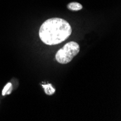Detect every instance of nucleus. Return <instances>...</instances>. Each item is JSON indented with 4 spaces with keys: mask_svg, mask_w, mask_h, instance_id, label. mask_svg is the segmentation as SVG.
Listing matches in <instances>:
<instances>
[{
    "mask_svg": "<svg viewBox=\"0 0 121 121\" xmlns=\"http://www.w3.org/2000/svg\"><path fill=\"white\" fill-rule=\"evenodd\" d=\"M12 91H13V85L11 83H8L4 87V89L2 90V95L4 96L7 94H10Z\"/></svg>",
    "mask_w": 121,
    "mask_h": 121,
    "instance_id": "obj_5",
    "label": "nucleus"
},
{
    "mask_svg": "<svg viewBox=\"0 0 121 121\" xmlns=\"http://www.w3.org/2000/svg\"><path fill=\"white\" fill-rule=\"evenodd\" d=\"M42 86L43 89H44V91H45L46 94H47V95H49V96L52 95L54 94V92H55V89L53 88V86L50 83L43 85Z\"/></svg>",
    "mask_w": 121,
    "mask_h": 121,
    "instance_id": "obj_3",
    "label": "nucleus"
},
{
    "mask_svg": "<svg viewBox=\"0 0 121 121\" xmlns=\"http://www.w3.org/2000/svg\"><path fill=\"white\" fill-rule=\"evenodd\" d=\"M72 34L70 25L64 19L54 17L46 20L39 29L41 40L47 45L63 42Z\"/></svg>",
    "mask_w": 121,
    "mask_h": 121,
    "instance_id": "obj_1",
    "label": "nucleus"
},
{
    "mask_svg": "<svg viewBox=\"0 0 121 121\" xmlns=\"http://www.w3.org/2000/svg\"><path fill=\"white\" fill-rule=\"evenodd\" d=\"M68 8L73 11H78V10L82 9L83 6L78 2H71V3L68 4Z\"/></svg>",
    "mask_w": 121,
    "mask_h": 121,
    "instance_id": "obj_4",
    "label": "nucleus"
},
{
    "mask_svg": "<svg viewBox=\"0 0 121 121\" xmlns=\"http://www.w3.org/2000/svg\"><path fill=\"white\" fill-rule=\"evenodd\" d=\"M79 51L80 47L78 43L75 41L68 42L58 50L55 55L56 60L60 64H67L79 53Z\"/></svg>",
    "mask_w": 121,
    "mask_h": 121,
    "instance_id": "obj_2",
    "label": "nucleus"
}]
</instances>
